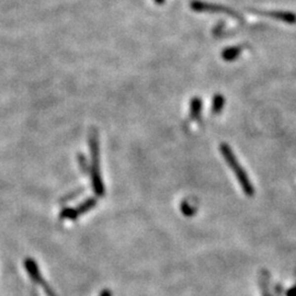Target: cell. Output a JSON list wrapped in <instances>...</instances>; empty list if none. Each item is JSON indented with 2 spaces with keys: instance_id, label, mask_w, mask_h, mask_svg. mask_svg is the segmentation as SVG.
Here are the masks:
<instances>
[{
  "instance_id": "obj_12",
  "label": "cell",
  "mask_w": 296,
  "mask_h": 296,
  "mask_svg": "<svg viewBox=\"0 0 296 296\" xmlns=\"http://www.w3.org/2000/svg\"><path fill=\"white\" fill-rule=\"evenodd\" d=\"M289 296H296V288H294V289H292L290 291Z\"/></svg>"
},
{
  "instance_id": "obj_2",
  "label": "cell",
  "mask_w": 296,
  "mask_h": 296,
  "mask_svg": "<svg viewBox=\"0 0 296 296\" xmlns=\"http://www.w3.org/2000/svg\"><path fill=\"white\" fill-rule=\"evenodd\" d=\"M90 144L91 164H90V177L91 184L95 193L98 196L105 195V185H103L101 174H100V152H99V140L96 131H93L89 140Z\"/></svg>"
},
{
  "instance_id": "obj_6",
  "label": "cell",
  "mask_w": 296,
  "mask_h": 296,
  "mask_svg": "<svg viewBox=\"0 0 296 296\" xmlns=\"http://www.w3.org/2000/svg\"><path fill=\"white\" fill-rule=\"evenodd\" d=\"M268 17L274 18L280 21L286 22L289 24L296 23V14L290 11H271L268 12Z\"/></svg>"
},
{
  "instance_id": "obj_1",
  "label": "cell",
  "mask_w": 296,
  "mask_h": 296,
  "mask_svg": "<svg viewBox=\"0 0 296 296\" xmlns=\"http://www.w3.org/2000/svg\"><path fill=\"white\" fill-rule=\"evenodd\" d=\"M220 149L222 152V156L224 157L225 161L228 164L230 169L233 170L234 175L236 176L237 180H238V182H239L241 189H243V191H244V193L248 196H253L255 194V187H254L253 184L250 182L245 169L240 166L239 161L237 160V158L234 155V152H233V150H231L229 145L223 143V144H221Z\"/></svg>"
},
{
  "instance_id": "obj_4",
  "label": "cell",
  "mask_w": 296,
  "mask_h": 296,
  "mask_svg": "<svg viewBox=\"0 0 296 296\" xmlns=\"http://www.w3.org/2000/svg\"><path fill=\"white\" fill-rule=\"evenodd\" d=\"M97 205V200L95 197H89L88 200L85 202H82L80 205H78L77 207H68V209H64L61 212V219L62 220H76L79 216L87 213V212L90 211Z\"/></svg>"
},
{
  "instance_id": "obj_11",
  "label": "cell",
  "mask_w": 296,
  "mask_h": 296,
  "mask_svg": "<svg viewBox=\"0 0 296 296\" xmlns=\"http://www.w3.org/2000/svg\"><path fill=\"white\" fill-rule=\"evenodd\" d=\"M100 296H112V293L109 290H103L100 293Z\"/></svg>"
},
{
  "instance_id": "obj_5",
  "label": "cell",
  "mask_w": 296,
  "mask_h": 296,
  "mask_svg": "<svg viewBox=\"0 0 296 296\" xmlns=\"http://www.w3.org/2000/svg\"><path fill=\"white\" fill-rule=\"evenodd\" d=\"M190 7L196 12H225L230 14V16L234 18H239L234 10L226 8L224 6H220V4L200 1V0H193V1H191Z\"/></svg>"
},
{
  "instance_id": "obj_13",
  "label": "cell",
  "mask_w": 296,
  "mask_h": 296,
  "mask_svg": "<svg viewBox=\"0 0 296 296\" xmlns=\"http://www.w3.org/2000/svg\"><path fill=\"white\" fill-rule=\"evenodd\" d=\"M154 1H155L157 4H162V3H164V2L166 1V0H154Z\"/></svg>"
},
{
  "instance_id": "obj_9",
  "label": "cell",
  "mask_w": 296,
  "mask_h": 296,
  "mask_svg": "<svg viewBox=\"0 0 296 296\" xmlns=\"http://www.w3.org/2000/svg\"><path fill=\"white\" fill-rule=\"evenodd\" d=\"M224 106H225V98L222 96L221 93H217L213 99V105H212V110H213V113L219 114V113H221V111L223 110Z\"/></svg>"
},
{
  "instance_id": "obj_10",
  "label": "cell",
  "mask_w": 296,
  "mask_h": 296,
  "mask_svg": "<svg viewBox=\"0 0 296 296\" xmlns=\"http://www.w3.org/2000/svg\"><path fill=\"white\" fill-rule=\"evenodd\" d=\"M181 211L182 213L186 216H191L194 214V210H192V207H190V205L187 204V202H184V203L181 204Z\"/></svg>"
},
{
  "instance_id": "obj_8",
  "label": "cell",
  "mask_w": 296,
  "mask_h": 296,
  "mask_svg": "<svg viewBox=\"0 0 296 296\" xmlns=\"http://www.w3.org/2000/svg\"><path fill=\"white\" fill-rule=\"evenodd\" d=\"M202 110V100L200 98H193L190 102V115L193 118H197L201 114Z\"/></svg>"
},
{
  "instance_id": "obj_3",
  "label": "cell",
  "mask_w": 296,
  "mask_h": 296,
  "mask_svg": "<svg viewBox=\"0 0 296 296\" xmlns=\"http://www.w3.org/2000/svg\"><path fill=\"white\" fill-rule=\"evenodd\" d=\"M24 265H26V269L28 271L30 278L32 279V281L34 283H37L39 286H42L43 290L45 291V293L47 294V296H56L55 293H54L52 291V289L49 288L48 284L45 282V280H44L41 272H39L38 266H37L36 261H34L31 258H28L26 261H24Z\"/></svg>"
},
{
  "instance_id": "obj_7",
  "label": "cell",
  "mask_w": 296,
  "mask_h": 296,
  "mask_svg": "<svg viewBox=\"0 0 296 296\" xmlns=\"http://www.w3.org/2000/svg\"><path fill=\"white\" fill-rule=\"evenodd\" d=\"M241 53V47L240 46H230L225 48L222 52V57L226 62H233L235 59L238 58Z\"/></svg>"
}]
</instances>
